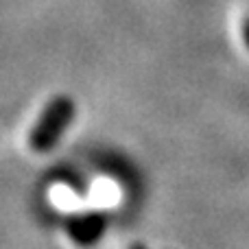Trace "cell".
<instances>
[{
  "mask_svg": "<svg viewBox=\"0 0 249 249\" xmlns=\"http://www.w3.org/2000/svg\"><path fill=\"white\" fill-rule=\"evenodd\" d=\"M129 249H146V247L142 245V243H131V245H129Z\"/></svg>",
  "mask_w": 249,
  "mask_h": 249,
  "instance_id": "3",
  "label": "cell"
},
{
  "mask_svg": "<svg viewBox=\"0 0 249 249\" xmlns=\"http://www.w3.org/2000/svg\"><path fill=\"white\" fill-rule=\"evenodd\" d=\"M243 39H245V46L249 48V16L243 22Z\"/></svg>",
  "mask_w": 249,
  "mask_h": 249,
  "instance_id": "2",
  "label": "cell"
},
{
  "mask_svg": "<svg viewBox=\"0 0 249 249\" xmlns=\"http://www.w3.org/2000/svg\"><path fill=\"white\" fill-rule=\"evenodd\" d=\"M74 114H77V105L70 96L61 94L51 99L44 105L42 114H39V118L31 129L29 146L35 153H46V151L55 149L59 138L66 133L70 123L74 121Z\"/></svg>",
  "mask_w": 249,
  "mask_h": 249,
  "instance_id": "1",
  "label": "cell"
}]
</instances>
